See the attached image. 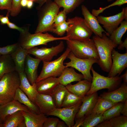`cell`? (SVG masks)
Here are the masks:
<instances>
[{
  "label": "cell",
  "mask_w": 127,
  "mask_h": 127,
  "mask_svg": "<svg viewBox=\"0 0 127 127\" xmlns=\"http://www.w3.org/2000/svg\"><path fill=\"white\" fill-rule=\"evenodd\" d=\"M14 99L18 101L26 106L32 112L37 114L40 113L36 104L32 101L19 88L16 91Z\"/></svg>",
  "instance_id": "27"
},
{
  "label": "cell",
  "mask_w": 127,
  "mask_h": 127,
  "mask_svg": "<svg viewBox=\"0 0 127 127\" xmlns=\"http://www.w3.org/2000/svg\"><path fill=\"white\" fill-rule=\"evenodd\" d=\"M41 61L37 58H33L29 54L27 56L25 62L24 71L30 83H36L38 76L37 70Z\"/></svg>",
  "instance_id": "18"
},
{
  "label": "cell",
  "mask_w": 127,
  "mask_h": 127,
  "mask_svg": "<svg viewBox=\"0 0 127 127\" xmlns=\"http://www.w3.org/2000/svg\"><path fill=\"white\" fill-rule=\"evenodd\" d=\"M59 119L56 118H47L43 126V127H56Z\"/></svg>",
  "instance_id": "42"
},
{
  "label": "cell",
  "mask_w": 127,
  "mask_h": 127,
  "mask_svg": "<svg viewBox=\"0 0 127 127\" xmlns=\"http://www.w3.org/2000/svg\"><path fill=\"white\" fill-rule=\"evenodd\" d=\"M3 127H26L24 117L21 111L8 116L3 123Z\"/></svg>",
  "instance_id": "26"
},
{
  "label": "cell",
  "mask_w": 127,
  "mask_h": 127,
  "mask_svg": "<svg viewBox=\"0 0 127 127\" xmlns=\"http://www.w3.org/2000/svg\"><path fill=\"white\" fill-rule=\"evenodd\" d=\"M70 52V49L67 47L64 53L56 59L52 61H42V69L36 83L47 77L59 76L66 67L64 62Z\"/></svg>",
  "instance_id": "6"
},
{
  "label": "cell",
  "mask_w": 127,
  "mask_h": 127,
  "mask_svg": "<svg viewBox=\"0 0 127 127\" xmlns=\"http://www.w3.org/2000/svg\"><path fill=\"white\" fill-rule=\"evenodd\" d=\"M91 82L83 79L78 81L75 84L70 83L65 86L69 92L80 97H83L86 95L90 90Z\"/></svg>",
  "instance_id": "25"
},
{
  "label": "cell",
  "mask_w": 127,
  "mask_h": 127,
  "mask_svg": "<svg viewBox=\"0 0 127 127\" xmlns=\"http://www.w3.org/2000/svg\"></svg>",
  "instance_id": "59"
},
{
  "label": "cell",
  "mask_w": 127,
  "mask_h": 127,
  "mask_svg": "<svg viewBox=\"0 0 127 127\" xmlns=\"http://www.w3.org/2000/svg\"><path fill=\"white\" fill-rule=\"evenodd\" d=\"M40 113L46 115L50 114L56 108L51 95L38 93L35 101Z\"/></svg>",
  "instance_id": "16"
},
{
  "label": "cell",
  "mask_w": 127,
  "mask_h": 127,
  "mask_svg": "<svg viewBox=\"0 0 127 127\" xmlns=\"http://www.w3.org/2000/svg\"><path fill=\"white\" fill-rule=\"evenodd\" d=\"M113 0H107V1L108 2H111Z\"/></svg>",
  "instance_id": "57"
},
{
  "label": "cell",
  "mask_w": 127,
  "mask_h": 127,
  "mask_svg": "<svg viewBox=\"0 0 127 127\" xmlns=\"http://www.w3.org/2000/svg\"><path fill=\"white\" fill-rule=\"evenodd\" d=\"M120 24V26L112 32L109 37L110 40L118 45L123 42L121 39L127 30V21L123 20Z\"/></svg>",
  "instance_id": "29"
},
{
  "label": "cell",
  "mask_w": 127,
  "mask_h": 127,
  "mask_svg": "<svg viewBox=\"0 0 127 127\" xmlns=\"http://www.w3.org/2000/svg\"><path fill=\"white\" fill-rule=\"evenodd\" d=\"M12 0H0V9H7L10 12L12 5Z\"/></svg>",
  "instance_id": "43"
},
{
  "label": "cell",
  "mask_w": 127,
  "mask_h": 127,
  "mask_svg": "<svg viewBox=\"0 0 127 127\" xmlns=\"http://www.w3.org/2000/svg\"><path fill=\"white\" fill-rule=\"evenodd\" d=\"M22 35L18 44L23 48L28 50L38 45H47L48 43L54 41L69 40L68 36H67L55 37L47 32L45 33L38 32L33 34L27 32Z\"/></svg>",
  "instance_id": "5"
},
{
  "label": "cell",
  "mask_w": 127,
  "mask_h": 127,
  "mask_svg": "<svg viewBox=\"0 0 127 127\" xmlns=\"http://www.w3.org/2000/svg\"><path fill=\"white\" fill-rule=\"evenodd\" d=\"M66 41L67 47L76 57L82 59L93 58L99 60L97 48L92 39L84 41L74 40Z\"/></svg>",
  "instance_id": "3"
},
{
  "label": "cell",
  "mask_w": 127,
  "mask_h": 127,
  "mask_svg": "<svg viewBox=\"0 0 127 127\" xmlns=\"http://www.w3.org/2000/svg\"><path fill=\"white\" fill-rule=\"evenodd\" d=\"M67 126L63 121L59 120L57 124L56 127H67Z\"/></svg>",
  "instance_id": "49"
},
{
  "label": "cell",
  "mask_w": 127,
  "mask_h": 127,
  "mask_svg": "<svg viewBox=\"0 0 127 127\" xmlns=\"http://www.w3.org/2000/svg\"><path fill=\"white\" fill-rule=\"evenodd\" d=\"M83 97L77 96L67 90L63 101L61 107L75 105L81 101Z\"/></svg>",
  "instance_id": "35"
},
{
  "label": "cell",
  "mask_w": 127,
  "mask_h": 127,
  "mask_svg": "<svg viewBox=\"0 0 127 127\" xmlns=\"http://www.w3.org/2000/svg\"></svg>",
  "instance_id": "60"
},
{
  "label": "cell",
  "mask_w": 127,
  "mask_h": 127,
  "mask_svg": "<svg viewBox=\"0 0 127 127\" xmlns=\"http://www.w3.org/2000/svg\"><path fill=\"white\" fill-rule=\"evenodd\" d=\"M64 48V42L61 41L57 45L50 48L33 47L29 50V54L34 56L41 61H49L54 57L62 52Z\"/></svg>",
  "instance_id": "11"
},
{
  "label": "cell",
  "mask_w": 127,
  "mask_h": 127,
  "mask_svg": "<svg viewBox=\"0 0 127 127\" xmlns=\"http://www.w3.org/2000/svg\"><path fill=\"white\" fill-rule=\"evenodd\" d=\"M3 123H0V127H3Z\"/></svg>",
  "instance_id": "56"
},
{
  "label": "cell",
  "mask_w": 127,
  "mask_h": 127,
  "mask_svg": "<svg viewBox=\"0 0 127 127\" xmlns=\"http://www.w3.org/2000/svg\"><path fill=\"white\" fill-rule=\"evenodd\" d=\"M120 77L124 82L127 83V70L124 74L122 75Z\"/></svg>",
  "instance_id": "50"
},
{
  "label": "cell",
  "mask_w": 127,
  "mask_h": 127,
  "mask_svg": "<svg viewBox=\"0 0 127 127\" xmlns=\"http://www.w3.org/2000/svg\"><path fill=\"white\" fill-rule=\"evenodd\" d=\"M125 101L117 103L105 111L103 114L104 120H109L120 115Z\"/></svg>",
  "instance_id": "34"
},
{
  "label": "cell",
  "mask_w": 127,
  "mask_h": 127,
  "mask_svg": "<svg viewBox=\"0 0 127 127\" xmlns=\"http://www.w3.org/2000/svg\"><path fill=\"white\" fill-rule=\"evenodd\" d=\"M67 58L69 59L70 61L64 63L65 67H71L76 69L82 73L84 79L92 82V76L90 71L93 65L97 63V59L93 58L82 59L78 58L71 52Z\"/></svg>",
  "instance_id": "9"
},
{
  "label": "cell",
  "mask_w": 127,
  "mask_h": 127,
  "mask_svg": "<svg viewBox=\"0 0 127 127\" xmlns=\"http://www.w3.org/2000/svg\"><path fill=\"white\" fill-rule=\"evenodd\" d=\"M33 4V1L28 0L27 6L28 8H31L32 7Z\"/></svg>",
  "instance_id": "51"
},
{
  "label": "cell",
  "mask_w": 127,
  "mask_h": 127,
  "mask_svg": "<svg viewBox=\"0 0 127 127\" xmlns=\"http://www.w3.org/2000/svg\"><path fill=\"white\" fill-rule=\"evenodd\" d=\"M38 93L51 95L60 84L58 78L51 77L36 83Z\"/></svg>",
  "instance_id": "21"
},
{
  "label": "cell",
  "mask_w": 127,
  "mask_h": 127,
  "mask_svg": "<svg viewBox=\"0 0 127 127\" xmlns=\"http://www.w3.org/2000/svg\"><path fill=\"white\" fill-rule=\"evenodd\" d=\"M121 113L123 115L127 116V99L125 102Z\"/></svg>",
  "instance_id": "48"
},
{
  "label": "cell",
  "mask_w": 127,
  "mask_h": 127,
  "mask_svg": "<svg viewBox=\"0 0 127 127\" xmlns=\"http://www.w3.org/2000/svg\"><path fill=\"white\" fill-rule=\"evenodd\" d=\"M9 12H8L6 16H4L3 15H0V21L2 24H7L9 21L8 16Z\"/></svg>",
  "instance_id": "46"
},
{
  "label": "cell",
  "mask_w": 127,
  "mask_h": 127,
  "mask_svg": "<svg viewBox=\"0 0 127 127\" xmlns=\"http://www.w3.org/2000/svg\"><path fill=\"white\" fill-rule=\"evenodd\" d=\"M117 103L127 99V83L123 82L118 88L110 92H104L100 96Z\"/></svg>",
  "instance_id": "19"
},
{
  "label": "cell",
  "mask_w": 127,
  "mask_h": 127,
  "mask_svg": "<svg viewBox=\"0 0 127 127\" xmlns=\"http://www.w3.org/2000/svg\"><path fill=\"white\" fill-rule=\"evenodd\" d=\"M3 123V121L1 119L0 117V123Z\"/></svg>",
  "instance_id": "55"
},
{
  "label": "cell",
  "mask_w": 127,
  "mask_h": 127,
  "mask_svg": "<svg viewBox=\"0 0 127 127\" xmlns=\"http://www.w3.org/2000/svg\"><path fill=\"white\" fill-rule=\"evenodd\" d=\"M15 71L14 63L10 55L0 56V79L5 74Z\"/></svg>",
  "instance_id": "28"
},
{
  "label": "cell",
  "mask_w": 127,
  "mask_h": 127,
  "mask_svg": "<svg viewBox=\"0 0 127 127\" xmlns=\"http://www.w3.org/2000/svg\"><path fill=\"white\" fill-rule=\"evenodd\" d=\"M20 84L19 74L16 71L3 76L0 79V105L14 99Z\"/></svg>",
  "instance_id": "2"
},
{
  "label": "cell",
  "mask_w": 127,
  "mask_h": 127,
  "mask_svg": "<svg viewBox=\"0 0 127 127\" xmlns=\"http://www.w3.org/2000/svg\"><path fill=\"white\" fill-rule=\"evenodd\" d=\"M47 1V0H36L35 2L40 4L41 6L45 3Z\"/></svg>",
  "instance_id": "53"
},
{
  "label": "cell",
  "mask_w": 127,
  "mask_h": 127,
  "mask_svg": "<svg viewBox=\"0 0 127 127\" xmlns=\"http://www.w3.org/2000/svg\"><path fill=\"white\" fill-rule=\"evenodd\" d=\"M71 23L67 32L69 40L84 41L90 40L93 32L85 23L83 18L75 16L70 19Z\"/></svg>",
  "instance_id": "8"
},
{
  "label": "cell",
  "mask_w": 127,
  "mask_h": 127,
  "mask_svg": "<svg viewBox=\"0 0 127 127\" xmlns=\"http://www.w3.org/2000/svg\"><path fill=\"white\" fill-rule=\"evenodd\" d=\"M102 37L95 35L92 37L99 56L97 63L102 70L108 72L112 64L111 53L118 45L115 44L104 32Z\"/></svg>",
  "instance_id": "1"
},
{
  "label": "cell",
  "mask_w": 127,
  "mask_h": 127,
  "mask_svg": "<svg viewBox=\"0 0 127 127\" xmlns=\"http://www.w3.org/2000/svg\"><path fill=\"white\" fill-rule=\"evenodd\" d=\"M29 0L32 1H33L35 2L36 0Z\"/></svg>",
  "instance_id": "58"
},
{
  "label": "cell",
  "mask_w": 127,
  "mask_h": 127,
  "mask_svg": "<svg viewBox=\"0 0 127 127\" xmlns=\"http://www.w3.org/2000/svg\"><path fill=\"white\" fill-rule=\"evenodd\" d=\"M109 120L112 127H127V116L120 115Z\"/></svg>",
  "instance_id": "37"
},
{
  "label": "cell",
  "mask_w": 127,
  "mask_h": 127,
  "mask_svg": "<svg viewBox=\"0 0 127 127\" xmlns=\"http://www.w3.org/2000/svg\"><path fill=\"white\" fill-rule=\"evenodd\" d=\"M28 54L29 50L24 49L19 45L16 50L10 55L15 64V71L18 73L24 71L25 59Z\"/></svg>",
  "instance_id": "24"
},
{
  "label": "cell",
  "mask_w": 127,
  "mask_h": 127,
  "mask_svg": "<svg viewBox=\"0 0 127 127\" xmlns=\"http://www.w3.org/2000/svg\"><path fill=\"white\" fill-rule=\"evenodd\" d=\"M103 114H91L86 117L80 124V127H93L104 121Z\"/></svg>",
  "instance_id": "33"
},
{
  "label": "cell",
  "mask_w": 127,
  "mask_h": 127,
  "mask_svg": "<svg viewBox=\"0 0 127 127\" xmlns=\"http://www.w3.org/2000/svg\"><path fill=\"white\" fill-rule=\"evenodd\" d=\"M21 111L24 117L26 127H43L47 118V115L42 113Z\"/></svg>",
  "instance_id": "22"
},
{
  "label": "cell",
  "mask_w": 127,
  "mask_h": 127,
  "mask_svg": "<svg viewBox=\"0 0 127 127\" xmlns=\"http://www.w3.org/2000/svg\"><path fill=\"white\" fill-rule=\"evenodd\" d=\"M67 14L64 9L60 11L56 16L53 26L56 25L66 21Z\"/></svg>",
  "instance_id": "41"
},
{
  "label": "cell",
  "mask_w": 127,
  "mask_h": 127,
  "mask_svg": "<svg viewBox=\"0 0 127 127\" xmlns=\"http://www.w3.org/2000/svg\"><path fill=\"white\" fill-rule=\"evenodd\" d=\"M28 1V0H22L21 2V6L26 7L27 5Z\"/></svg>",
  "instance_id": "52"
},
{
  "label": "cell",
  "mask_w": 127,
  "mask_h": 127,
  "mask_svg": "<svg viewBox=\"0 0 127 127\" xmlns=\"http://www.w3.org/2000/svg\"><path fill=\"white\" fill-rule=\"evenodd\" d=\"M116 104L109 99L102 98L99 96L91 114H103Z\"/></svg>",
  "instance_id": "30"
},
{
  "label": "cell",
  "mask_w": 127,
  "mask_h": 127,
  "mask_svg": "<svg viewBox=\"0 0 127 127\" xmlns=\"http://www.w3.org/2000/svg\"><path fill=\"white\" fill-rule=\"evenodd\" d=\"M67 91L65 86L59 84L51 95L56 108L61 107L63 101Z\"/></svg>",
  "instance_id": "31"
},
{
  "label": "cell",
  "mask_w": 127,
  "mask_h": 127,
  "mask_svg": "<svg viewBox=\"0 0 127 127\" xmlns=\"http://www.w3.org/2000/svg\"><path fill=\"white\" fill-rule=\"evenodd\" d=\"M82 103L81 101L71 106L56 108L50 115L57 117L64 121L67 127H73L76 115Z\"/></svg>",
  "instance_id": "12"
},
{
  "label": "cell",
  "mask_w": 127,
  "mask_h": 127,
  "mask_svg": "<svg viewBox=\"0 0 127 127\" xmlns=\"http://www.w3.org/2000/svg\"><path fill=\"white\" fill-rule=\"evenodd\" d=\"M59 83L66 86L71 83L84 79L82 74L76 72L71 67H66L58 78Z\"/></svg>",
  "instance_id": "23"
},
{
  "label": "cell",
  "mask_w": 127,
  "mask_h": 127,
  "mask_svg": "<svg viewBox=\"0 0 127 127\" xmlns=\"http://www.w3.org/2000/svg\"><path fill=\"white\" fill-rule=\"evenodd\" d=\"M97 127H112L111 124L109 120H104L98 124Z\"/></svg>",
  "instance_id": "45"
},
{
  "label": "cell",
  "mask_w": 127,
  "mask_h": 127,
  "mask_svg": "<svg viewBox=\"0 0 127 127\" xmlns=\"http://www.w3.org/2000/svg\"></svg>",
  "instance_id": "61"
},
{
  "label": "cell",
  "mask_w": 127,
  "mask_h": 127,
  "mask_svg": "<svg viewBox=\"0 0 127 127\" xmlns=\"http://www.w3.org/2000/svg\"><path fill=\"white\" fill-rule=\"evenodd\" d=\"M71 22L70 19L56 25L53 26L52 32L57 35L62 36L65 32H67L70 27Z\"/></svg>",
  "instance_id": "36"
},
{
  "label": "cell",
  "mask_w": 127,
  "mask_h": 127,
  "mask_svg": "<svg viewBox=\"0 0 127 127\" xmlns=\"http://www.w3.org/2000/svg\"><path fill=\"white\" fill-rule=\"evenodd\" d=\"M19 111L32 112L26 106L13 99L0 105V117L3 122L8 116Z\"/></svg>",
  "instance_id": "17"
},
{
  "label": "cell",
  "mask_w": 127,
  "mask_h": 127,
  "mask_svg": "<svg viewBox=\"0 0 127 127\" xmlns=\"http://www.w3.org/2000/svg\"><path fill=\"white\" fill-rule=\"evenodd\" d=\"M81 9L85 23L95 35L102 37L103 33L104 32L109 37L110 36L100 25L96 17L93 15L86 6L82 5Z\"/></svg>",
  "instance_id": "15"
},
{
  "label": "cell",
  "mask_w": 127,
  "mask_h": 127,
  "mask_svg": "<svg viewBox=\"0 0 127 127\" xmlns=\"http://www.w3.org/2000/svg\"><path fill=\"white\" fill-rule=\"evenodd\" d=\"M43 7L35 33L51 32L55 18L60 8L54 2L48 0Z\"/></svg>",
  "instance_id": "7"
},
{
  "label": "cell",
  "mask_w": 127,
  "mask_h": 127,
  "mask_svg": "<svg viewBox=\"0 0 127 127\" xmlns=\"http://www.w3.org/2000/svg\"><path fill=\"white\" fill-rule=\"evenodd\" d=\"M112 64L107 77L119 75L127 67V52L121 54L114 49L111 53Z\"/></svg>",
  "instance_id": "13"
},
{
  "label": "cell",
  "mask_w": 127,
  "mask_h": 127,
  "mask_svg": "<svg viewBox=\"0 0 127 127\" xmlns=\"http://www.w3.org/2000/svg\"><path fill=\"white\" fill-rule=\"evenodd\" d=\"M84 0H54L60 8L62 7L67 14L71 12L79 6Z\"/></svg>",
  "instance_id": "32"
},
{
  "label": "cell",
  "mask_w": 127,
  "mask_h": 127,
  "mask_svg": "<svg viewBox=\"0 0 127 127\" xmlns=\"http://www.w3.org/2000/svg\"><path fill=\"white\" fill-rule=\"evenodd\" d=\"M124 14L125 17V20L127 21V7L124 8Z\"/></svg>",
  "instance_id": "54"
},
{
  "label": "cell",
  "mask_w": 127,
  "mask_h": 127,
  "mask_svg": "<svg viewBox=\"0 0 127 127\" xmlns=\"http://www.w3.org/2000/svg\"><path fill=\"white\" fill-rule=\"evenodd\" d=\"M91 71L93 75L92 79L90 89L87 95L105 89H108V92H110L118 88L121 84L122 80L118 75L114 77H105L96 72L92 67Z\"/></svg>",
  "instance_id": "4"
},
{
  "label": "cell",
  "mask_w": 127,
  "mask_h": 127,
  "mask_svg": "<svg viewBox=\"0 0 127 127\" xmlns=\"http://www.w3.org/2000/svg\"><path fill=\"white\" fill-rule=\"evenodd\" d=\"M18 73L20 79V84L19 88L32 101L35 103V99L38 93L36 83L31 84L28 79L24 71Z\"/></svg>",
  "instance_id": "20"
},
{
  "label": "cell",
  "mask_w": 127,
  "mask_h": 127,
  "mask_svg": "<svg viewBox=\"0 0 127 127\" xmlns=\"http://www.w3.org/2000/svg\"><path fill=\"white\" fill-rule=\"evenodd\" d=\"M12 5L10 11L11 15L16 16L20 12L21 8V2L22 0H12Z\"/></svg>",
  "instance_id": "40"
},
{
  "label": "cell",
  "mask_w": 127,
  "mask_h": 127,
  "mask_svg": "<svg viewBox=\"0 0 127 127\" xmlns=\"http://www.w3.org/2000/svg\"><path fill=\"white\" fill-rule=\"evenodd\" d=\"M7 24L9 28L18 30L21 33L22 35H24L27 32L24 29L18 27L15 24L10 21Z\"/></svg>",
  "instance_id": "44"
},
{
  "label": "cell",
  "mask_w": 127,
  "mask_h": 127,
  "mask_svg": "<svg viewBox=\"0 0 127 127\" xmlns=\"http://www.w3.org/2000/svg\"><path fill=\"white\" fill-rule=\"evenodd\" d=\"M19 45L17 43L3 47H0V55H10L16 50Z\"/></svg>",
  "instance_id": "39"
},
{
  "label": "cell",
  "mask_w": 127,
  "mask_h": 127,
  "mask_svg": "<svg viewBox=\"0 0 127 127\" xmlns=\"http://www.w3.org/2000/svg\"><path fill=\"white\" fill-rule=\"evenodd\" d=\"M127 3V0H116L111 4L104 8H100L98 10L92 9L91 13L94 16L97 17L100 13H102L105 10L110 7L115 6H120Z\"/></svg>",
  "instance_id": "38"
},
{
  "label": "cell",
  "mask_w": 127,
  "mask_h": 127,
  "mask_svg": "<svg viewBox=\"0 0 127 127\" xmlns=\"http://www.w3.org/2000/svg\"><path fill=\"white\" fill-rule=\"evenodd\" d=\"M99 97L96 92L86 95L83 97L82 103L75 117V123L73 127H80V124L84 119L91 114Z\"/></svg>",
  "instance_id": "10"
},
{
  "label": "cell",
  "mask_w": 127,
  "mask_h": 127,
  "mask_svg": "<svg viewBox=\"0 0 127 127\" xmlns=\"http://www.w3.org/2000/svg\"><path fill=\"white\" fill-rule=\"evenodd\" d=\"M125 48L126 52H127V38L125 39L124 41L120 44L119 45L118 47V49L122 50Z\"/></svg>",
  "instance_id": "47"
},
{
  "label": "cell",
  "mask_w": 127,
  "mask_h": 127,
  "mask_svg": "<svg viewBox=\"0 0 127 127\" xmlns=\"http://www.w3.org/2000/svg\"><path fill=\"white\" fill-rule=\"evenodd\" d=\"M124 9L123 8L121 12L112 16L107 17L98 16L96 17L99 23L103 25V27L110 36L118 27L121 22L125 20Z\"/></svg>",
  "instance_id": "14"
}]
</instances>
